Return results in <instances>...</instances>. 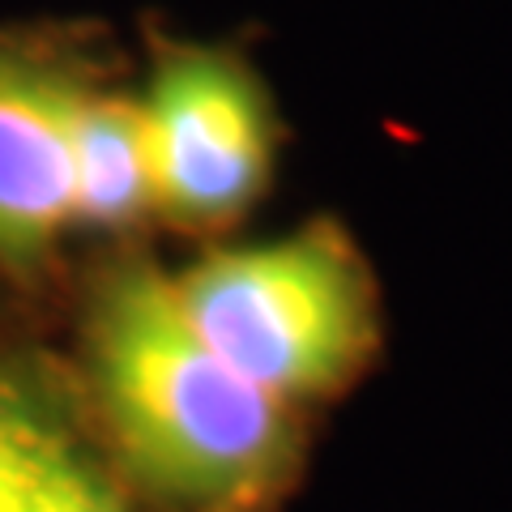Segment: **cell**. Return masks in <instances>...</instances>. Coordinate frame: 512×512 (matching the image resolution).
Segmentation results:
<instances>
[{"label":"cell","instance_id":"1","mask_svg":"<svg viewBox=\"0 0 512 512\" xmlns=\"http://www.w3.org/2000/svg\"><path fill=\"white\" fill-rule=\"evenodd\" d=\"M90 376L128 474L197 512H252L295 478V406L192 329L154 265L116 269L90 312Z\"/></svg>","mask_w":512,"mask_h":512},{"label":"cell","instance_id":"2","mask_svg":"<svg viewBox=\"0 0 512 512\" xmlns=\"http://www.w3.org/2000/svg\"><path fill=\"white\" fill-rule=\"evenodd\" d=\"M171 282L192 329L295 410L346 393L380 346L376 278L333 222L210 252Z\"/></svg>","mask_w":512,"mask_h":512},{"label":"cell","instance_id":"3","mask_svg":"<svg viewBox=\"0 0 512 512\" xmlns=\"http://www.w3.org/2000/svg\"><path fill=\"white\" fill-rule=\"evenodd\" d=\"M154 150L158 214L192 231L227 227L274 171V116L239 60L184 47L158 64L141 94Z\"/></svg>","mask_w":512,"mask_h":512},{"label":"cell","instance_id":"4","mask_svg":"<svg viewBox=\"0 0 512 512\" xmlns=\"http://www.w3.org/2000/svg\"><path fill=\"white\" fill-rule=\"evenodd\" d=\"M73 77L0 52V261L35 269L73 222Z\"/></svg>","mask_w":512,"mask_h":512},{"label":"cell","instance_id":"5","mask_svg":"<svg viewBox=\"0 0 512 512\" xmlns=\"http://www.w3.org/2000/svg\"><path fill=\"white\" fill-rule=\"evenodd\" d=\"M73 222L90 227H133L158 214L154 150L141 99L77 90L73 124Z\"/></svg>","mask_w":512,"mask_h":512},{"label":"cell","instance_id":"6","mask_svg":"<svg viewBox=\"0 0 512 512\" xmlns=\"http://www.w3.org/2000/svg\"><path fill=\"white\" fill-rule=\"evenodd\" d=\"M64 440H69V427L56 406L26 376L0 367V512Z\"/></svg>","mask_w":512,"mask_h":512},{"label":"cell","instance_id":"7","mask_svg":"<svg viewBox=\"0 0 512 512\" xmlns=\"http://www.w3.org/2000/svg\"><path fill=\"white\" fill-rule=\"evenodd\" d=\"M5 512H124L120 491L69 436L22 483Z\"/></svg>","mask_w":512,"mask_h":512}]
</instances>
